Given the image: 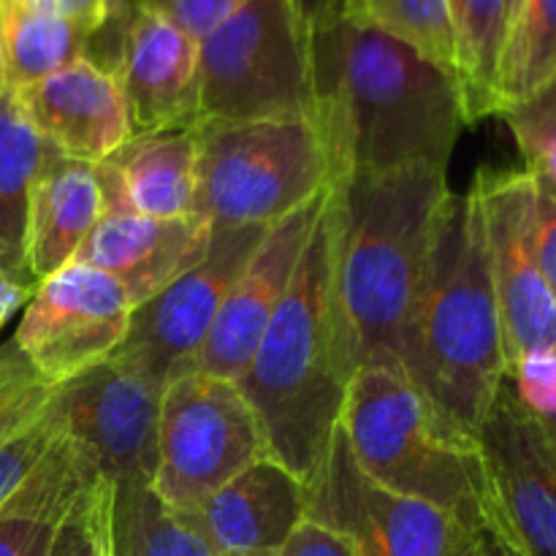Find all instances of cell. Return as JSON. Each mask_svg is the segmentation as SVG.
Listing matches in <instances>:
<instances>
[{"label": "cell", "instance_id": "obj_1", "mask_svg": "<svg viewBox=\"0 0 556 556\" xmlns=\"http://www.w3.org/2000/svg\"><path fill=\"white\" fill-rule=\"evenodd\" d=\"M313 63L315 125L334 182L407 166L448 168L470 125L454 74L340 16L313 25Z\"/></svg>", "mask_w": 556, "mask_h": 556}, {"label": "cell", "instance_id": "obj_2", "mask_svg": "<svg viewBox=\"0 0 556 556\" xmlns=\"http://www.w3.org/2000/svg\"><path fill=\"white\" fill-rule=\"evenodd\" d=\"M448 188V168L407 166L331 185L334 302L353 372H402V340Z\"/></svg>", "mask_w": 556, "mask_h": 556}, {"label": "cell", "instance_id": "obj_3", "mask_svg": "<svg viewBox=\"0 0 556 556\" xmlns=\"http://www.w3.org/2000/svg\"><path fill=\"white\" fill-rule=\"evenodd\" d=\"M402 372L470 438L510 375L476 188L448 193L440 206L402 340Z\"/></svg>", "mask_w": 556, "mask_h": 556}, {"label": "cell", "instance_id": "obj_4", "mask_svg": "<svg viewBox=\"0 0 556 556\" xmlns=\"http://www.w3.org/2000/svg\"><path fill=\"white\" fill-rule=\"evenodd\" d=\"M351 378L334 302V199L329 193L291 288L237 380L258 416L269 456L302 483L318 472L340 429Z\"/></svg>", "mask_w": 556, "mask_h": 556}, {"label": "cell", "instance_id": "obj_5", "mask_svg": "<svg viewBox=\"0 0 556 556\" xmlns=\"http://www.w3.org/2000/svg\"><path fill=\"white\" fill-rule=\"evenodd\" d=\"M340 427L353 459L375 483L486 532V481L476 438L454 427L405 372L380 364L358 367Z\"/></svg>", "mask_w": 556, "mask_h": 556}, {"label": "cell", "instance_id": "obj_6", "mask_svg": "<svg viewBox=\"0 0 556 556\" xmlns=\"http://www.w3.org/2000/svg\"><path fill=\"white\" fill-rule=\"evenodd\" d=\"M315 119L313 20L302 0H244L199 41V123Z\"/></svg>", "mask_w": 556, "mask_h": 556}, {"label": "cell", "instance_id": "obj_7", "mask_svg": "<svg viewBox=\"0 0 556 556\" xmlns=\"http://www.w3.org/2000/svg\"><path fill=\"white\" fill-rule=\"evenodd\" d=\"M195 215L212 228L275 226L334 185L315 119L199 123Z\"/></svg>", "mask_w": 556, "mask_h": 556}, {"label": "cell", "instance_id": "obj_8", "mask_svg": "<svg viewBox=\"0 0 556 556\" xmlns=\"http://www.w3.org/2000/svg\"><path fill=\"white\" fill-rule=\"evenodd\" d=\"M261 459H271L258 416L237 383L188 369L166 383L157 416L152 492L177 514Z\"/></svg>", "mask_w": 556, "mask_h": 556}, {"label": "cell", "instance_id": "obj_9", "mask_svg": "<svg viewBox=\"0 0 556 556\" xmlns=\"http://www.w3.org/2000/svg\"><path fill=\"white\" fill-rule=\"evenodd\" d=\"M304 494V519L340 532L356 556H465L483 535L424 500L375 483L353 459L342 427Z\"/></svg>", "mask_w": 556, "mask_h": 556}, {"label": "cell", "instance_id": "obj_10", "mask_svg": "<svg viewBox=\"0 0 556 556\" xmlns=\"http://www.w3.org/2000/svg\"><path fill=\"white\" fill-rule=\"evenodd\" d=\"M266 231L269 226L212 228L206 253L134 309L128 334L109 358L161 389L177 375L195 369L228 291Z\"/></svg>", "mask_w": 556, "mask_h": 556}, {"label": "cell", "instance_id": "obj_11", "mask_svg": "<svg viewBox=\"0 0 556 556\" xmlns=\"http://www.w3.org/2000/svg\"><path fill=\"white\" fill-rule=\"evenodd\" d=\"M486 481V532L516 556H556V445L510 375L476 434Z\"/></svg>", "mask_w": 556, "mask_h": 556}, {"label": "cell", "instance_id": "obj_12", "mask_svg": "<svg viewBox=\"0 0 556 556\" xmlns=\"http://www.w3.org/2000/svg\"><path fill=\"white\" fill-rule=\"evenodd\" d=\"M134 309L123 282L71 261L38 282L11 340L47 383L65 386L117 351Z\"/></svg>", "mask_w": 556, "mask_h": 556}, {"label": "cell", "instance_id": "obj_13", "mask_svg": "<svg viewBox=\"0 0 556 556\" xmlns=\"http://www.w3.org/2000/svg\"><path fill=\"white\" fill-rule=\"evenodd\" d=\"M481 204L489 271L503 318L505 356L556 348V296L535 250V177L530 168L478 172L472 182Z\"/></svg>", "mask_w": 556, "mask_h": 556}, {"label": "cell", "instance_id": "obj_14", "mask_svg": "<svg viewBox=\"0 0 556 556\" xmlns=\"http://www.w3.org/2000/svg\"><path fill=\"white\" fill-rule=\"evenodd\" d=\"M106 30L109 54L96 60L119 81L130 134L150 136L199 125V41L157 11L117 0Z\"/></svg>", "mask_w": 556, "mask_h": 556}, {"label": "cell", "instance_id": "obj_15", "mask_svg": "<svg viewBox=\"0 0 556 556\" xmlns=\"http://www.w3.org/2000/svg\"><path fill=\"white\" fill-rule=\"evenodd\" d=\"M163 389L114 358L60 386L65 432L114 489L150 486Z\"/></svg>", "mask_w": 556, "mask_h": 556}, {"label": "cell", "instance_id": "obj_16", "mask_svg": "<svg viewBox=\"0 0 556 556\" xmlns=\"http://www.w3.org/2000/svg\"><path fill=\"white\" fill-rule=\"evenodd\" d=\"M329 193L331 188H326L302 210L291 212L280 223L269 226L212 324L210 337L195 362L199 372L231 380V383L242 378L258 351V342L271 315L277 313L291 288L299 261L318 226Z\"/></svg>", "mask_w": 556, "mask_h": 556}, {"label": "cell", "instance_id": "obj_17", "mask_svg": "<svg viewBox=\"0 0 556 556\" xmlns=\"http://www.w3.org/2000/svg\"><path fill=\"white\" fill-rule=\"evenodd\" d=\"M11 96L38 136L74 161L98 166L134 139L119 81L87 54Z\"/></svg>", "mask_w": 556, "mask_h": 556}, {"label": "cell", "instance_id": "obj_18", "mask_svg": "<svg viewBox=\"0 0 556 556\" xmlns=\"http://www.w3.org/2000/svg\"><path fill=\"white\" fill-rule=\"evenodd\" d=\"M307 514L304 483L261 459L182 514L215 556L280 554Z\"/></svg>", "mask_w": 556, "mask_h": 556}, {"label": "cell", "instance_id": "obj_19", "mask_svg": "<svg viewBox=\"0 0 556 556\" xmlns=\"http://www.w3.org/2000/svg\"><path fill=\"white\" fill-rule=\"evenodd\" d=\"M212 223L201 215L157 217L103 212L74 261L106 271L125 286L139 307L188 271L206 253Z\"/></svg>", "mask_w": 556, "mask_h": 556}, {"label": "cell", "instance_id": "obj_20", "mask_svg": "<svg viewBox=\"0 0 556 556\" xmlns=\"http://www.w3.org/2000/svg\"><path fill=\"white\" fill-rule=\"evenodd\" d=\"M96 172L103 212L157 220L190 217L199 193V136L195 128L134 136Z\"/></svg>", "mask_w": 556, "mask_h": 556}, {"label": "cell", "instance_id": "obj_21", "mask_svg": "<svg viewBox=\"0 0 556 556\" xmlns=\"http://www.w3.org/2000/svg\"><path fill=\"white\" fill-rule=\"evenodd\" d=\"M103 217V193L92 163L74 161L47 141L27 206V266L33 280L68 266Z\"/></svg>", "mask_w": 556, "mask_h": 556}, {"label": "cell", "instance_id": "obj_22", "mask_svg": "<svg viewBox=\"0 0 556 556\" xmlns=\"http://www.w3.org/2000/svg\"><path fill=\"white\" fill-rule=\"evenodd\" d=\"M47 141L11 90L0 92V271L38 286L27 266V206Z\"/></svg>", "mask_w": 556, "mask_h": 556}, {"label": "cell", "instance_id": "obj_23", "mask_svg": "<svg viewBox=\"0 0 556 556\" xmlns=\"http://www.w3.org/2000/svg\"><path fill=\"white\" fill-rule=\"evenodd\" d=\"M90 36L20 0H0V52L5 87L20 90L87 54Z\"/></svg>", "mask_w": 556, "mask_h": 556}, {"label": "cell", "instance_id": "obj_24", "mask_svg": "<svg viewBox=\"0 0 556 556\" xmlns=\"http://www.w3.org/2000/svg\"><path fill=\"white\" fill-rule=\"evenodd\" d=\"M556 71V0H521L508 25L494 85V114L530 101Z\"/></svg>", "mask_w": 556, "mask_h": 556}, {"label": "cell", "instance_id": "obj_25", "mask_svg": "<svg viewBox=\"0 0 556 556\" xmlns=\"http://www.w3.org/2000/svg\"><path fill=\"white\" fill-rule=\"evenodd\" d=\"M459 49V85L467 119L492 117L497 65L508 36V0H448Z\"/></svg>", "mask_w": 556, "mask_h": 556}, {"label": "cell", "instance_id": "obj_26", "mask_svg": "<svg viewBox=\"0 0 556 556\" xmlns=\"http://www.w3.org/2000/svg\"><path fill=\"white\" fill-rule=\"evenodd\" d=\"M334 16L407 43L459 79V49L448 0H337L331 20Z\"/></svg>", "mask_w": 556, "mask_h": 556}, {"label": "cell", "instance_id": "obj_27", "mask_svg": "<svg viewBox=\"0 0 556 556\" xmlns=\"http://www.w3.org/2000/svg\"><path fill=\"white\" fill-rule=\"evenodd\" d=\"M112 556H215L182 514L152 486L114 489Z\"/></svg>", "mask_w": 556, "mask_h": 556}, {"label": "cell", "instance_id": "obj_28", "mask_svg": "<svg viewBox=\"0 0 556 556\" xmlns=\"http://www.w3.org/2000/svg\"><path fill=\"white\" fill-rule=\"evenodd\" d=\"M101 478L85 451L71 440L68 432H63L16 489L14 497L0 508V519H38L60 525L76 500Z\"/></svg>", "mask_w": 556, "mask_h": 556}, {"label": "cell", "instance_id": "obj_29", "mask_svg": "<svg viewBox=\"0 0 556 556\" xmlns=\"http://www.w3.org/2000/svg\"><path fill=\"white\" fill-rule=\"evenodd\" d=\"M58 389L33 369L14 340L0 345V443L41 416Z\"/></svg>", "mask_w": 556, "mask_h": 556}, {"label": "cell", "instance_id": "obj_30", "mask_svg": "<svg viewBox=\"0 0 556 556\" xmlns=\"http://www.w3.org/2000/svg\"><path fill=\"white\" fill-rule=\"evenodd\" d=\"M114 486L101 478L54 530L47 556H112Z\"/></svg>", "mask_w": 556, "mask_h": 556}, {"label": "cell", "instance_id": "obj_31", "mask_svg": "<svg viewBox=\"0 0 556 556\" xmlns=\"http://www.w3.org/2000/svg\"><path fill=\"white\" fill-rule=\"evenodd\" d=\"M63 432V410H60L58 394H54V400L49 402L41 416L33 418L16 434H11L5 443H0V508L14 497L16 489L36 470L38 462L47 456V451L52 448L54 440Z\"/></svg>", "mask_w": 556, "mask_h": 556}, {"label": "cell", "instance_id": "obj_32", "mask_svg": "<svg viewBox=\"0 0 556 556\" xmlns=\"http://www.w3.org/2000/svg\"><path fill=\"white\" fill-rule=\"evenodd\" d=\"M510 383H514L519 400L535 413L538 418L556 413V348L552 351H535L521 356L510 367Z\"/></svg>", "mask_w": 556, "mask_h": 556}, {"label": "cell", "instance_id": "obj_33", "mask_svg": "<svg viewBox=\"0 0 556 556\" xmlns=\"http://www.w3.org/2000/svg\"><path fill=\"white\" fill-rule=\"evenodd\" d=\"M128 3L157 11L177 27H182L195 41H201L217 25H223L244 0H128Z\"/></svg>", "mask_w": 556, "mask_h": 556}, {"label": "cell", "instance_id": "obj_34", "mask_svg": "<svg viewBox=\"0 0 556 556\" xmlns=\"http://www.w3.org/2000/svg\"><path fill=\"white\" fill-rule=\"evenodd\" d=\"M535 177V174H532ZM535 250L543 277L556 296V185L535 177Z\"/></svg>", "mask_w": 556, "mask_h": 556}, {"label": "cell", "instance_id": "obj_35", "mask_svg": "<svg viewBox=\"0 0 556 556\" xmlns=\"http://www.w3.org/2000/svg\"><path fill=\"white\" fill-rule=\"evenodd\" d=\"M503 119L510 125L516 139L556 134V71L552 79H548L530 101L510 109L508 114H503Z\"/></svg>", "mask_w": 556, "mask_h": 556}, {"label": "cell", "instance_id": "obj_36", "mask_svg": "<svg viewBox=\"0 0 556 556\" xmlns=\"http://www.w3.org/2000/svg\"><path fill=\"white\" fill-rule=\"evenodd\" d=\"M20 3L68 22L92 38L109 22L117 0H20Z\"/></svg>", "mask_w": 556, "mask_h": 556}, {"label": "cell", "instance_id": "obj_37", "mask_svg": "<svg viewBox=\"0 0 556 556\" xmlns=\"http://www.w3.org/2000/svg\"><path fill=\"white\" fill-rule=\"evenodd\" d=\"M58 525L38 519H0V556H47Z\"/></svg>", "mask_w": 556, "mask_h": 556}, {"label": "cell", "instance_id": "obj_38", "mask_svg": "<svg viewBox=\"0 0 556 556\" xmlns=\"http://www.w3.org/2000/svg\"><path fill=\"white\" fill-rule=\"evenodd\" d=\"M280 556H356V554H353L351 541L342 538L340 532L304 519L302 525L293 530V535L288 538V543L282 546Z\"/></svg>", "mask_w": 556, "mask_h": 556}, {"label": "cell", "instance_id": "obj_39", "mask_svg": "<svg viewBox=\"0 0 556 556\" xmlns=\"http://www.w3.org/2000/svg\"><path fill=\"white\" fill-rule=\"evenodd\" d=\"M521 155H525L527 168L535 174L538 179L556 185V134H541V136H525L516 139Z\"/></svg>", "mask_w": 556, "mask_h": 556}, {"label": "cell", "instance_id": "obj_40", "mask_svg": "<svg viewBox=\"0 0 556 556\" xmlns=\"http://www.w3.org/2000/svg\"><path fill=\"white\" fill-rule=\"evenodd\" d=\"M36 288L38 286H30V282H22L16 280V277L0 271V329L9 324V318L16 309L25 307V304L30 302Z\"/></svg>", "mask_w": 556, "mask_h": 556}, {"label": "cell", "instance_id": "obj_41", "mask_svg": "<svg viewBox=\"0 0 556 556\" xmlns=\"http://www.w3.org/2000/svg\"><path fill=\"white\" fill-rule=\"evenodd\" d=\"M465 556H516V554L510 552V548H505L497 538L489 535V532H483V535L472 543V548Z\"/></svg>", "mask_w": 556, "mask_h": 556}, {"label": "cell", "instance_id": "obj_42", "mask_svg": "<svg viewBox=\"0 0 556 556\" xmlns=\"http://www.w3.org/2000/svg\"><path fill=\"white\" fill-rule=\"evenodd\" d=\"M337 9V0H315V11H313V25H320V22L331 20Z\"/></svg>", "mask_w": 556, "mask_h": 556}, {"label": "cell", "instance_id": "obj_43", "mask_svg": "<svg viewBox=\"0 0 556 556\" xmlns=\"http://www.w3.org/2000/svg\"><path fill=\"white\" fill-rule=\"evenodd\" d=\"M541 421H543V427H546V432L552 434V440H554V445H556V413H554V416L541 418Z\"/></svg>", "mask_w": 556, "mask_h": 556}, {"label": "cell", "instance_id": "obj_44", "mask_svg": "<svg viewBox=\"0 0 556 556\" xmlns=\"http://www.w3.org/2000/svg\"><path fill=\"white\" fill-rule=\"evenodd\" d=\"M9 87H5V65H3V52H0V92H5Z\"/></svg>", "mask_w": 556, "mask_h": 556}, {"label": "cell", "instance_id": "obj_45", "mask_svg": "<svg viewBox=\"0 0 556 556\" xmlns=\"http://www.w3.org/2000/svg\"><path fill=\"white\" fill-rule=\"evenodd\" d=\"M521 5V0H508V16L510 20H514V14H516V9H519Z\"/></svg>", "mask_w": 556, "mask_h": 556}, {"label": "cell", "instance_id": "obj_46", "mask_svg": "<svg viewBox=\"0 0 556 556\" xmlns=\"http://www.w3.org/2000/svg\"><path fill=\"white\" fill-rule=\"evenodd\" d=\"M302 3H304V9H307L309 20H313V11H315V0H302Z\"/></svg>", "mask_w": 556, "mask_h": 556}, {"label": "cell", "instance_id": "obj_47", "mask_svg": "<svg viewBox=\"0 0 556 556\" xmlns=\"http://www.w3.org/2000/svg\"><path fill=\"white\" fill-rule=\"evenodd\" d=\"M269 556H280V554H269Z\"/></svg>", "mask_w": 556, "mask_h": 556}]
</instances>
